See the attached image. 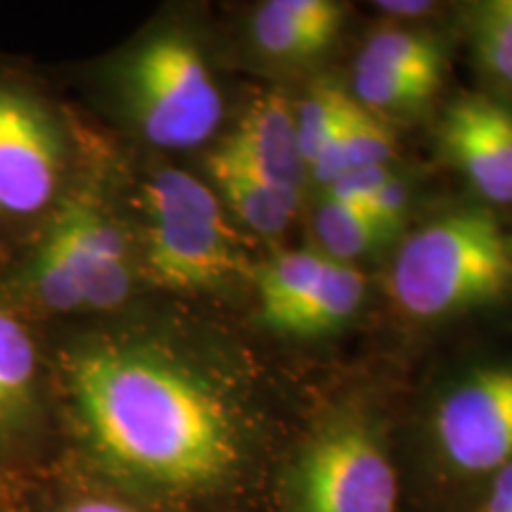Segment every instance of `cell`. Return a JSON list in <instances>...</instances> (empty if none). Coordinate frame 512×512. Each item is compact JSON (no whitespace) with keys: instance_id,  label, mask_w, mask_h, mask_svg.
I'll return each mask as SVG.
<instances>
[{"instance_id":"7402d4cb","label":"cell","mask_w":512,"mask_h":512,"mask_svg":"<svg viewBox=\"0 0 512 512\" xmlns=\"http://www.w3.org/2000/svg\"><path fill=\"white\" fill-rule=\"evenodd\" d=\"M389 176H392V171L387 166H368V169L347 171V174L339 176L337 181L328 185V200L366 211L368 204L377 195V190L382 188Z\"/></svg>"},{"instance_id":"2e32d148","label":"cell","mask_w":512,"mask_h":512,"mask_svg":"<svg viewBox=\"0 0 512 512\" xmlns=\"http://www.w3.org/2000/svg\"><path fill=\"white\" fill-rule=\"evenodd\" d=\"M470 41L479 69L512 91V0H486L470 10Z\"/></svg>"},{"instance_id":"603a6c76","label":"cell","mask_w":512,"mask_h":512,"mask_svg":"<svg viewBox=\"0 0 512 512\" xmlns=\"http://www.w3.org/2000/svg\"><path fill=\"white\" fill-rule=\"evenodd\" d=\"M408 207V190L406 183L401 178H396L394 174L384 181V185L377 190V195L373 197V202L368 204L366 214L373 219L377 228L382 230L384 235H392L399 223L403 219V211Z\"/></svg>"},{"instance_id":"484cf974","label":"cell","mask_w":512,"mask_h":512,"mask_svg":"<svg viewBox=\"0 0 512 512\" xmlns=\"http://www.w3.org/2000/svg\"><path fill=\"white\" fill-rule=\"evenodd\" d=\"M380 8L384 12H392V15L415 17V15H425V12L430 10V3H380Z\"/></svg>"},{"instance_id":"8992f818","label":"cell","mask_w":512,"mask_h":512,"mask_svg":"<svg viewBox=\"0 0 512 512\" xmlns=\"http://www.w3.org/2000/svg\"><path fill=\"white\" fill-rule=\"evenodd\" d=\"M434 437L460 475H494L512 463V361L484 366L446 394Z\"/></svg>"},{"instance_id":"8fae6325","label":"cell","mask_w":512,"mask_h":512,"mask_svg":"<svg viewBox=\"0 0 512 512\" xmlns=\"http://www.w3.org/2000/svg\"><path fill=\"white\" fill-rule=\"evenodd\" d=\"M209 174L219 185L228 207L256 233H280L299 207V197L275 188L271 181L256 174L252 166L240 162L223 147L209 157Z\"/></svg>"},{"instance_id":"7c38bea8","label":"cell","mask_w":512,"mask_h":512,"mask_svg":"<svg viewBox=\"0 0 512 512\" xmlns=\"http://www.w3.org/2000/svg\"><path fill=\"white\" fill-rule=\"evenodd\" d=\"M394 155V136L373 112L354 100L337 136L311 162V174L318 183L330 185L347 171L387 166Z\"/></svg>"},{"instance_id":"d6986e66","label":"cell","mask_w":512,"mask_h":512,"mask_svg":"<svg viewBox=\"0 0 512 512\" xmlns=\"http://www.w3.org/2000/svg\"><path fill=\"white\" fill-rule=\"evenodd\" d=\"M354 105V98L332 86H320L306 95L294 110L297 124V143L306 166H311L323 147L337 136V131L347 121V114Z\"/></svg>"},{"instance_id":"6da1fadb","label":"cell","mask_w":512,"mask_h":512,"mask_svg":"<svg viewBox=\"0 0 512 512\" xmlns=\"http://www.w3.org/2000/svg\"><path fill=\"white\" fill-rule=\"evenodd\" d=\"M79 430L117 475L171 494H195L230 477L240 434L228 403L164 351L95 342L64 366Z\"/></svg>"},{"instance_id":"3957f363","label":"cell","mask_w":512,"mask_h":512,"mask_svg":"<svg viewBox=\"0 0 512 512\" xmlns=\"http://www.w3.org/2000/svg\"><path fill=\"white\" fill-rule=\"evenodd\" d=\"M145 266L166 290L197 292L245 273V259L219 197L185 171L164 169L145 183Z\"/></svg>"},{"instance_id":"7a4b0ae2","label":"cell","mask_w":512,"mask_h":512,"mask_svg":"<svg viewBox=\"0 0 512 512\" xmlns=\"http://www.w3.org/2000/svg\"><path fill=\"white\" fill-rule=\"evenodd\" d=\"M389 292L406 316L420 320L505 299L512 292V235L489 209L441 216L396 254Z\"/></svg>"},{"instance_id":"e0dca14e","label":"cell","mask_w":512,"mask_h":512,"mask_svg":"<svg viewBox=\"0 0 512 512\" xmlns=\"http://www.w3.org/2000/svg\"><path fill=\"white\" fill-rule=\"evenodd\" d=\"M437 88V81L394 72V69H387L382 64L366 60V57H358L356 62L354 100L370 112L411 110V107H418L422 102L430 100Z\"/></svg>"},{"instance_id":"52a82bcc","label":"cell","mask_w":512,"mask_h":512,"mask_svg":"<svg viewBox=\"0 0 512 512\" xmlns=\"http://www.w3.org/2000/svg\"><path fill=\"white\" fill-rule=\"evenodd\" d=\"M43 242L62 261L83 309L105 311L131 292V264L121 230L91 197H74L50 223Z\"/></svg>"},{"instance_id":"9a60e30c","label":"cell","mask_w":512,"mask_h":512,"mask_svg":"<svg viewBox=\"0 0 512 512\" xmlns=\"http://www.w3.org/2000/svg\"><path fill=\"white\" fill-rule=\"evenodd\" d=\"M328 256L311 249L287 252L271 264L256 271V290H259L261 313L275 325L280 318L297 309L318 285L320 275L328 266Z\"/></svg>"},{"instance_id":"9c48e42d","label":"cell","mask_w":512,"mask_h":512,"mask_svg":"<svg viewBox=\"0 0 512 512\" xmlns=\"http://www.w3.org/2000/svg\"><path fill=\"white\" fill-rule=\"evenodd\" d=\"M441 143L486 202L512 207V110L503 100L470 93L451 102Z\"/></svg>"},{"instance_id":"277c9868","label":"cell","mask_w":512,"mask_h":512,"mask_svg":"<svg viewBox=\"0 0 512 512\" xmlns=\"http://www.w3.org/2000/svg\"><path fill=\"white\" fill-rule=\"evenodd\" d=\"M128 98L145 138L166 150L207 140L223 117V100L207 62L190 38L159 34L143 43L126 69Z\"/></svg>"},{"instance_id":"ffe728a7","label":"cell","mask_w":512,"mask_h":512,"mask_svg":"<svg viewBox=\"0 0 512 512\" xmlns=\"http://www.w3.org/2000/svg\"><path fill=\"white\" fill-rule=\"evenodd\" d=\"M361 57L394 69V72L420 76L441 83V50L430 36L411 34V31H380L363 48Z\"/></svg>"},{"instance_id":"4fadbf2b","label":"cell","mask_w":512,"mask_h":512,"mask_svg":"<svg viewBox=\"0 0 512 512\" xmlns=\"http://www.w3.org/2000/svg\"><path fill=\"white\" fill-rule=\"evenodd\" d=\"M366 294V283L358 268L342 261H328L318 285L297 309L283 316L273 328L290 335H320L339 328L354 316Z\"/></svg>"},{"instance_id":"44dd1931","label":"cell","mask_w":512,"mask_h":512,"mask_svg":"<svg viewBox=\"0 0 512 512\" xmlns=\"http://www.w3.org/2000/svg\"><path fill=\"white\" fill-rule=\"evenodd\" d=\"M252 34L261 53L273 57V60L302 62L328 50L318 38H313L309 31H304L299 24H294L290 17H285L283 12L275 8L273 0L256 10Z\"/></svg>"},{"instance_id":"ac0fdd59","label":"cell","mask_w":512,"mask_h":512,"mask_svg":"<svg viewBox=\"0 0 512 512\" xmlns=\"http://www.w3.org/2000/svg\"><path fill=\"white\" fill-rule=\"evenodd\" d=\"M316 233L320 245L328 252L325 256L342 264H349L351 259L363 256L387 240V235L375 226L366 211L332 200H325L318 209Z\"/></svg>"},{"instance_id":"ba28073f","label":"cell","mask_w":512,"mask_h":512,"mask_svg":"<svg viewBox=\"0 0 512 512\" xmlns=\"http://www.w3.org/2000/svg\"><path fill=\"white\" fill-rule=\"evenodd\" d=\"M62 140L34 100L0 88V211L38 214L62 181Z\"/></svg>"},{"instance_id":"5b68a950","label":"cell","mask_w":512,"mask_h":512,"mask_svg":"<svg viewBox=\"0 0 512 512\" xmlns=\"http://www.w3.org/2000/svg\"><path fill=\"white\" fill-rule=\"evenodd\" d=\"M399 482L380 439L361 420L313 437L292 477V512H396Z\"/></svg>"},{"instance_id":"d4e9b609","label":"cell","mask_w":512,"mask_h":512,"mask_svg":"<svg viewBox=\"0 0 512 512\" xmlns=\"http://www.w3.org/2000/svg\"><path fill=\"white\" fill-rule=\"evenodd\" d=\"M67 512H136L128 505L112 501V498H86V501L74 503Z\"/></svg>"},{"instance_id":"5bb4252c","label":"cell","mask_w":512,"mask_h":512,"mask_svg":"<svg viewBox=\"0 0 512 512\" xmlns=\"http://www.w3.org/2000/svg\"><path fill=\"white\" fill-rule=\"evenodd\" d=\"M38 358L29 330L0 311V430L17 425L31 411Z\"/></svg>"},{"instance_id":"30bf717a","label":"cell","mask_w":512,"mask_h":512,"mask_svg":"<svg viewBox=\"0 0 512 512\" xmlns=\"http://www.w3.org/2000/svg\"><path fill=\"white\" fill-rule=\"evenodd\" d=\"M223 150L252 166L287 195L302 197L304 159L297 143L294 107L283 95L266 93L249 102L238 128L221 145Z\"/></svg>"},{"instance_id":"cb8c5ba5","label":"cell","mask_w":512,"mask_h":512,"mask_svg":"<svg viewBox=\"0 0 512 512\" xmlns=\"http://www.w3.org/2000/svg\"><path fill=\"white\" fill-rule=\"evenodd\" d=\"M479 512H512V463L491 475L489 491Z\"/></svg>"}]
</instances>
